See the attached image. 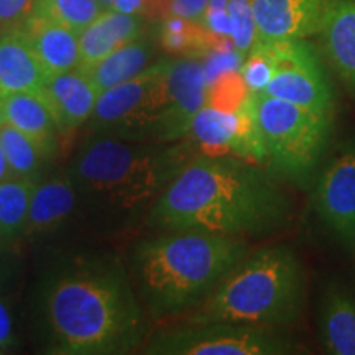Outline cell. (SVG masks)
<instances>
[{"label": "cell", "instance_id": "836d02e7", "mask_svg": "<svg viewBox=\"0 0 355 355\" xmlns=\"http://www.w3.org/2000/svg\"><path fill=\"white\" fill-rule=\"evenodd\" d=\"M99 2L102 3V7H104L105 10H107V8H112V2H114V0H99Z\"/></svg>", "mask_w": 355, "mask_h": 355}, {"label": "cell", "instance_id": "277c9868", "mask_svg": "<svg viewBox=\"0 0 355 355\" xmlns=\"http://www.w3.org/2000/svg\"><path fill=\"white\" fill-rule=\"evenodd\" d=\"M207 94L209 81L199 56L159 60L139 76L101 92L87 123L101 137L158 144L184 140Z\"/></svg>", "mask_w": 355, "mask_h": 355}, {"label": "cell", "instance_id": "603a6c76", "mask_svg": "<svg viewBox=\"0 0 355 355\" xmlns=\"http://www.w3.org/2000/svg\"><path fill=\"white\" fill-rule=\"evenodd\" d=\"M158 44L175 56H201L216 48L217 35L207 32L201 24L170 15L162 20L157 32Z\"/></svg>", "mask_w": 355, "mask_h": 355}, {"label": "cell", "instance_id": "5b68a950", "mask_svg": "<svg viewBox=\"0 0 355 355\" xmlns=\"http://www.w3.org/2000/svg\"><path fill=\"white\" fill-rule=\"evenodd\" d=\"M194 155L189 139L158 144L96 135L71 159L68 176L97 214L128 219L150 211Z\"/></svg>", "mask_w": 355, "mask_h": 355}, {"label": "cell", "instance_id": "e575fe53", "mask_svg": "<svg viewBox=\"0 0 355 355\" xmlns=\"http://www.w3.org/2000/svg\"><path fill=\"white\" fill-rule=\"evenodd\" d=\"M0 243H2V242H0Z\"/></svg>", "mask_w": 355, "mask_h": 355}, {"label": "cell", "instance_id": "3957f363", "mask_svg": "<svg viewBox=\"0 0 355 355\" xmlns=\"http://www.w3.org/2000/svg\"><path fill=\"white\" fill-rule=\"evenodd\" d=\"M248 254L242 237L166 229L135 242L128 272L150 319H165L196 309Z\"/></svg>", "mask_w": 355, "mask_h": 355}, {"label": "cell", "instance_id": "4fadbf2b", "mask_svg": "<svg viewBox=\"0 0 355 355\" xmlns=\"http://www.w3.org/2000/svg\"><path fill=\"white\" fill-rule=\"evenodd\" d=\"M48 74L20 25L0 28V97L42 94Z\"/></svg>", "mask_w": 355, "mask_h": 355}, {"label": "cell", "instance_id": "6da1fadb", "mask_svg": "<svg viewBox=\"0 0 355 355\" xmlns=\"http://www.w3.org/2000/svg\"><path fill=\"white\" fill-rule=\"evenodd\" d=\"M46 352L125 355L148 339V313L130 272L112 252L64 257L42 283Z\"/></svg>", "mask_w": 355, "mask_h": 355}, {"label": "cell", "instance_id": "cb8c5ba5", "mask_svg": "<svg viewBox=\"0 0 355 355\" xmlns=\"http://www.w3.org/2000/svg\"><path fill=\"white\" fill-rule=\"evenodd\" d=\"M0 144L6 152L13 176L33 178L35 180L43 162L48 159L37 141L8 123L0 128Z\"/></svg>", "mask_w": 355, "mask_h": 355}, {"label": "cell", "instance_id": "7a4b0ae2", "mask_svg": "<svg viewBox=\"0 0 355 355\" xmlns=\"http://www.w3.org/2000/svg\"><path fill=\"white\" fill-rule=\"evenodd\" d=\"M293 204L272 173L235 155L196 153L146 212L155 229L268 237L286 229Z\"/></svg>", "mask_w": 355, "mask_h": 355}, {"label": "cell", "instance_id": "f1b7e54d", "mask_svg": "<svg viewBox=\"0 0 355 355\" xmlns=\"http://www.w3.org/2000/svg\"><path fill=\"white\" fill-rule=\"evenodd\" d=\"M37 0H0V28L21 25Z\"/></svg>", "mask_w": 355, "mask_h": 355}, {"label": "cell", "instance_id": "5bb4252c", "mask_svg": "<svg viewBox=\"0 0 355 355\" xmlns=\"http://www.w3.org/2000/svg\"><path fill=\"white\" fill-rule=\"evenodd\" d=\"M48 78L79 68V33L48 17L30 13L20 25Z\"/></svg>", "mask_w": 355, "mask_h": 355}, {"label": "cell", "instance_id": "ba28073f", "mask_svg": "<svg viewBox=\"0 0 355 355\" xmlns=\"http://www.w3.org/2000/svg\"><path fill=\"white\" fill-rule=\"evenodd\" d=\"M153 332L141 354L148 355H288L296 344L282 327L230 322H188Z\"/></svg>", "mask_w": 355, "mask_h": 355}, {"label": "cell", "instance_id": "44dd1931", "mask_svg": "<svg viewBox=\"0 0 355 355\" xmlns=\"http://www.w3.org/2000/svg\"><path fill=\"white\" fill-rule=\"evenodd\" d=\"M241 133V112L206 104L191 119L188 139L207 152H230L235 155Z\"/></svg>", "mask_w": 355, "mask_h": 355}, {"label": "cell", "instance_id": "8992f818", "mask_svg": "<svg viewBox=\"0 0 355 355\" xmlns=\"http://www.w3.org/2000/svg\"><path fill=\"white\" fill-rule=\"evenodd\" d=\"M304 291L303 265L291 248H260L235 266L186 321L286 329L303 313Z\"/></svg>", "mask_w": 355, "mask_h": 355}, {"label": "cell", "instance_id": "4dcf8cb0", "mask_svg": "<svg viewBox=\"0 0 355 355\" xmlns=\"http://www.w3.org/2000/svg\"><path fill=\"white\" fill-rule=\"evenodd\" d=\"M13 343V334H12V321L8 309L0 303V347L6 349Z\"/></svg>", "mask_w": 355, "mask_h": 355}, {"label": "cell", "instance_id": "d6986e66", "mask_svg": "<svg viewBox=\"0 0 355 355\" xmlns=\"http://www.w3.org/2000/svg\"><path fill=\"white\" fill-rule=\"evenodd\" d=\"M157 33L144 32L132 42L110 53L107 58L92 66L86 74L94 83L97 91L104 92L107 89L125 83L128 79L139 76L141 71L153 64L157 53Z\"/></svg>", "mask_w": 355, "mask_h": 355}, {"label": "cell", "instance_id": "ffe728a7", "mask_svg": "<svg viewBox=\"0 0 355 355\" xmlns=\"http://www.w3.org/2000/svg\"><path fill=\"white\" fill-rule=\"evenodd\" d=\"M3 112L8 125L19 128L37 141L46 158L55 155L58 141V125L42 94L20 92L2 97Z\"/></svg>", "mask_w": 355, "mask_h": 355}, {"label": "cell", "instance_id": "4316f807", "mask_svg": "<svg viewBox=\"0 0 355 355\" xmlns=\"http://www.w3.org/2000/svg\"><path fill=\"white\" fill-rule=\"evenodd\" d=\"M272 55H270L268 46L265 43L255 42L250 53L243 58L241 69H239L248 91L261 94L272 78Z\"/></svg>", "mask_w": 355, "mask_h": 355}, {"label": "cell", "instance_id": "484cf974", "mask_svg": "<svg viewBox=\"0 0 355 355\" xmlns=\"http://www.w3.org/2000/svg\"><path fill=\"white\" fill-rule=\"evenodd\" d=\"M229 12L232 17V40L235 51L242 58L250 53L257 40V25L250 0H229Z\"/></svg>", "mask_w": 355, "mask_h": 355}, {"label": "cell", "instance_id": "9c48e42d", "mask_svg": "<svg viewBox=\"0 0 355 355\" xmlns=\"http://www.w3.org/2000/svg\"><path fill=\"white\" fill-rule=\"evenodd\" d=\"M265 44L272 55L273 71L261 94L332 117L334 91L313 44L306 38Z\"/></svg>", "mask_w": 355, "mask_h": 355}, {"label": "cell", "instance_id": "d4e9b609", "mask_svg": "<svg viewBox=\"0 0 355 355\" xmlns=\"http://www.w3.org/2000/svg\"><path fill=\"white\" fill-rule=\"evenodd\" d=\"M104 10L99 0H37L32 13L48 17L81 33Z\"/></svg>", "mask_w": 355, "mask_h": 355}, {"label": "cell", "instance_id": "d6a6232c", "mask_svg": "<svg viewBox=\"0 0 355 355\" xmlns=\"http://www.w3.org/2000/svg\"><path fill=\"white\" fill-rule=\"evenodd\" d=\"M7 121H6V112H3V102H2V97H0V128L6 125Z\"/></svg>", "mask_w": 355, "mask_h": 355}, {"label": "cell", "instance_id": "9a60e30c", "mask_svg": "<svg viewBox=\"0 0 355 355\" xmlns=\"http://www.w3.org/2000/svg\"><path fill=\"white\" fill-rule=\"evenodd\" d=\"M145 19L132 13L107 8L79 33V71L86 73L110 53L140 37L145 32Z\"/></svg>", "mask_w": 355, "mask_h": 355}, {"label": "cell", "instance_id": "7c38bea8", "mask_svg": "<svg viewBox=\"0 0 355 355\" xmlns=\"http://www.w3.org/2000/svg\"><path fill=\"white\" fill-rule=\"evenodd\" d=\"M42 96L53 114L58 130L69 133L89 122L101 92L86 73L73 69L48 78Z\"/></svg>", "mask_w": 355, "mask_h": 355}, {"label": "cell", "instance_id": "e0dca14e", "mask_svg": "<svg viewBox=\"0 0 355 355\" xmlns=\"http://www.w3.org/2000/svg\"><path fill=\"white\" fill-rule=\"evenodd\" d=\"M319 340L327 354L355 355V295L340 283H331L324 290Z\"/></svg>", "mask_w": 355, "mask_h": 355}, {"label": "cell", "instance_id": "1f68e13d", "mask_svg": "<svg viewBox=\"0 0 355 355\" xmlns=\"http://www.w3.org/2000/svg\"><path fill=\"white\" fill-rule=\"evenodd\" d=\"M12 170H10V165H8L7 162V157H6V152H3L2 148V144H0V183L2 181L8 180V178H12Z\"/></svg>", "mask_w": 355, "mask_h": 355}, {"label": "cell", "instance_id": "83f0119b", "mask_svg": "<svg viewBox=\"0 0 355 355\" xmlns=\"http://www.w3.org/2000/svg\"><path fill=\"white\" fill-rule=\"evenodd\" d=\"M112 8L145 20L162 21L171 15V0H114Z\"/></svg>", "mask_w": 355, "mask_h": 355}, {"label": "cell", "instance_id": "8fae6325", "mask_svg": "<svg viewBox=\"0 0 355 355\" xmlns=\"http://www.w3.org/2000/svg\"><path fill=\"white\" fill-rule=\"evenodd\" d=\"M259 43L304 40L318 33L331 0H250Z\"/></svg>", "mask_w": 355, "mask_h": 355}, {"label": "cell", "instance_id": "2e32d148", "mask_svg": "<svg viewBox=\"0 0 355 355\" xmlns=\"http://www.w3.org/2000/svg\"><path fill=\"white\" fill-rule=\"evenodd\" d=\"M318 33L331 66L355 92V0H331Z\"/></svg>", "mask_w": 355, "mask_h": 355}, {"label": "cell", "instance_id": "52a82bcc", "mask_svg": "<svg viewBox=\"0 0 355 355\" xmlns=\"http://www.w3.org/2000/svg\"><path fill=\"white\" fill-rule=\"evenodd\" d=\"M257 119L265 163L286 180L304 184L321 162L331 135V115L257 94Z\"/></svg>", "mask_w": 355, "mask_h": 355}, {"label": "cell", "instance_id": "7402d4cb", "mask_svg": "<svg viewBox=\"0 0 355 355\" xmlns=\"http://www.w3.org/2000/svg\"><path fill=\"white\" fill-rule=\"evenodd\" d=\"M37 181L12 176L0 183V242H12L25 235L30 201Z\"/></svg>", "mask_w": 355, "mask_h": 355}, {"label": "cell", "instance_id": "f546056e", "mask_svg": "<svg viewBox=\"0 0 355 355\" xmlns=\"http://www.w3.org/2000/svg\"><path fill=\"white\" fill-rule=\"evenodd\" d=\"M204 28L217 37H232V17H230L229 7L227 8H212L207 7L206 15H204L202 24Z\"/></svg>", "mask_w": 355, "mask_h": 355}, {"label": "cell", "instance_id": "ac0fdd59", "mask_svg": "<svg viewBox=\"0 0 355 355\" xmlns=\"http://www.w3.org/2000/svg\"><path fill=\"white\" fill-rule=\"evenodd\" d=\"M78 189L66 173L37 183L30 201L25 235H44L64 224L78 202Z\"/></svg>", "mask_w": 355, "mask_h": 355}, {"label": "cell", "instance_id": "30bf717a", "mask_svg": "<svg viewBox=\"0 0 355 355\" xmlns=\"http://www.w3.org/2000/svg\"><path fill=\"white\" fill-rule=\"evenodd\" d=\"M314 207L337 237L355 241V139L345 141L319 173Z\"/></svg>", "mask_w": 355, "mask_h": 355}]
</instances>
